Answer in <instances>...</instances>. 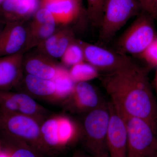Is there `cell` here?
<instances>
[{"label":"cell","mask_w":157,"mask_h":157,"mask_svg":"<svg viewBox=\"0 0 157 157\" xmlns=\"http://www.w3.org/2000/svg\"><path fill=\"white\" fill-rule=\"evenodd\" d=\"M40 7L52 14L58 24L67 25L79 16L82 4L77 0H40Z\"/></svg>","instance_id":"16"},{"label":"cell","mask_w":157,"mask_h":157,"mask_svg":"<svg viewBox=\"0 0 157 157\" xmlns=\"http://www.w3.org/2000/svg\"><path fill=\"white\" fill-rule=\"evenodd\" d=\"M5 1V0H0V6L2 5V4L4 2V1Z\"/></svg>","instance_id":"30"},{"label":"cell","mask_w":157,"mask_h":157,"mask_svg":"<svg viewBox=\"0 0 157 157\" xmlns=\"http://www.w3.org/2000/svg\"><path fill=\"white\" fill-rule=\"evenodd\" d=\"M82 124L81 138L92 157H109L107 135L110 111L109 103L85 113Z\"/></svg>","instance_id":"3"},{"label":"cell","mask_w":157,"mask_h":157,"mask_svg":"<svg viewBox=\"0 0 157 157\" xmlns=\"http://www.w3.org/2000/svg\"><path fill=\"white\" fill-rule=\"evenodd\" d=\"M24 83L25 93L51 103H56V89L54 82L26 74L21 81Z\"/></svg>","instance_id":"19"},{"label":"cell","mask_w":157,"mask_h":157,"mask_svg":"<svg viewBox=\"0 0 157 157\" xmlns=\"http://www.w3.org/2000/svg\"><path fill=\"white\" fill-rule=\"evenodd\" d=\"M40 0H5L0 6V19L5 23L24 21L40 8Z\"/></svg>","instance_id":"15"},{"label":"cell","mask_w":157,"mask_h":157,"mask_svg":"<svg viewBox=\"0 0 157 157\" xmlns=\"http://www.w3.org/2000/svg\"><path fill=\"white\" fill-rule=\"evenodd\" d=\"M61 66L57 65L41 52L24 56L23 68L26 74L32 76L53 80L58 73Z\"/></svg>","instance_id":"17"},{"label":"cell","mask_w":157,"mask_h":157,"mask_svg":"<svg viewBox=\"0 0 157 157\" xmlns=\"http://www.w3.org/2000/svg\"><path fill=\"white\" fill-rule=\"evenodd\" d=\"M74 38L72 29H63L55 32L37 47L40 52L46 56L53 58H61L68 47L75 41Z\"/></svg>","instance_id":"18"},{"label":"cell","mask_w":157,"mask_h":157,"mask_svg":"<svg viewBox=\"0 0 157 157\" xmlns=\"http://www.w3.org/2000/svg\"><path fill=\"white\" fill-rule=\"evenodd\" d=\"M53 81L56 89V103L63 104L71 95L76 83L71 78L69 70L62 66Z\"/></svg>","instance_id":"20"},{"label":"cell","mask_w":157,"mask_h":157,"mask_svg":"<svg viewBox=\"0 0 157 157\" xmlns=\"http://www.w3.org/2000/svg\"><path fill=\"white\" fill-rule=\"evenodd\" d=\"M44 144L49 151L60 150L76 142L81 137V126L73 119L63 114L48 117L41 124Z\"/></svg>","instance_id":"4"},{"label":"cell","mask_w":157,"mask_h":157,"mask_svg":"<svg viewBox=\"0 0 157 157\" xmlns=\"http://www.w3.org/2000/svg\"><path fill=\"white\" fill-rule=\"evenodd\" d=\"M140 4L142 11L150 14L157 20V12L155 9L154 0H137Z\"/></svg>","instance_id":"26"},{"label":"cell","mask_w":157,"mask_h":157,"mask_svg":"<svg viewBox=\"0 0 157 157\" xmlns=\"http://www.w3.org/2000/svg\"><path fill=\"white\" fill-rule=\"evenodd\" d=\"M155 154H156V156L157 157V145L156 151Z\"/></svg>","instance_id":"33"},{"label":"cell","mask_w":157,"mask_h":157,"mask_svg":"<svg viewBox=\"0 0 157 157\" xmlns=\"http://www.w3.org/2000/svg\"><path fill=\"white\" fill-rule=\"evenodd\" d=\"M110 117L107 135L109 157H128V136L123 117L109 102Z\"/></svg>","instance_id":"11"},{"label":"cell","mask_w":157,"mask_h":157,"mask_svg":"<svg viewBox=\"0 0 157 157\" xmlns=\"http://www.w3.org/2000/svg\"><path fill=\"white\" fill-rule=\"evenodd\" d=\"M106 0H87L86 14L92 24L100 27L103 15Z\"/></svg>","instance_id":"24"},{"label":"cell","mask_w":157,"mask_h":157,"mask_svg":"<svg viewBox=\"0 0 157 157\" xmlns=\"http://www.w3.org/2000/svg\"><path fill=\"white\" fill-rule=\"evenodd\" d=\"M155 87L157 95V68L156 72L155 75Z\"/></svg>","instance_id":"28"},{"label":"cell","mask_w":157,"mask_h":157,"mask_svg":"<svg viewBox=\"0 0 157 157\" xmlns=\"http://www.w3.org/2000/svg\"><path fill=\"white\" fill-rule=\"evenodd\" d=\"M155 9L157 12V0H154Z\"/></svg>","instance_id":"29"},{"label":"cell","mask_w":157,"mask_h":157,"mask_svg":"<svg viewBox=\"0 0 157 157\" xmlns=\"http://www.w3.org/2000/svg\"><path fill=\"white\" fill-rule=\"evenodd\" d=\"M84 52L85 61L100 72L110 73L123 69L135 63L126 55L109 50L99 45L78 40Z\"/></svg>","instance_id":"8"},{"label":"cell","mask_w":157,"mask_h":157,"mask_svg":"<svg viewBox=\"0 0 157 157\" xmlns=\"http://www.w3.org/2000/svg\"><path fill=\"white\" fill-rule=\"evenodd\" d=\"M77 1L81 4H82V0H77Z\"/></svg>","instance_id":"31"},{"label":"cell","mask_w":157,"mask_h":157,"mask_svg":"<svg viewBox=\"0 0 157 157\" xmlns=\"http://www.w3.org/2000/svg\"><path fill=\"white\" fill-rule=\"evenodd\" d=\"M6 142L7 146L4 150L7 157H43L44 155L25 144L8 140Z\"/></svg>","instance_id":"22"},{"label":"cell","mask_w":157,"mask_h":157,"mask_svg":"<svg viewBox=\"0 0 157 157\" xmlns=\"http://www.w3.org/2000/svg\"><path fill=\"white\" fill-rule=\"evenodd\" d=\"M142 11L137 0H106L99 27L100 42H109L129 20Z\"/></svg>","instance_id":"6"},{"label":"cell","mask_w":157,"mask_h":157,"mask_svg":"<svg viewBox=\"0 0 157 157\" xmlns=\"http://www.w3.org/2000/svg\"><path fill=\"white\" fill-rule=\"evenodd\" d=\"M0 109L30 116L41 122L48 117V110L24 92L0 91Z\"/></svg>","instance_id":"9"},{"label":"cell","mask_w":157,"mask_h":157,"mask_svg":"<svg viewBox=\"0 0 157 157\" xmlns=\"http://www.w3.org/2000/svg\"><path fill=\"white\" fill-rule=\"evenodd\" d=\"M104 103L93 85L88 82H79L76 83L71 95L62 104L70 112L86 113Z\"/></svg>","instance_id":"10"},{"label":"cell","mask_w":157,"mask_h":157,"mask_svg":"<svg viewBox=\"0 0 157 157\" xmlns=\"http://www.w3.org/2000/svg\"><path fill=\"white\" fill-rule=\"evenodd\" d=\"M102 83L118 112L145 120L157 131V102L147 69L135 63L107 73L102 77Z\"/></svg>","instance_id":"1"},{"label":"cell","mask_w":157,"mask_h":157,"mask_svg":"<svg viewBox=\"0 0 157 157\" xmlns=\"http://www.w3.org/2000/svg\"><path fill=\"white\" fill-rule=\"evenodd\" d=\"M140 56L150 66L157 68V36Z\"/></svg>","instance_id":"25"},{"label":"cell","mask_w":157,"mask_h":157,"mask_svg":"<svg viewBox=\"0 0 157 157\" xmlns=\"http://www.w3.org/2000/svg\"><path fill=\"white\" fill-rule=\"evenodd\" d=\"M24 53L0 57V91L10 90L20 84L23 78Z\"/></svg>","instance_id":"14"},{"label":"cell","mask_w":157,"mask_h":157,"mask_svg":"<svg viewBox=\"0 0 157 157\" xmlns=\"http://www.w3.org/2000/svg\"><path fill=\"white\" fill-rule=\"evenodd\" d=\"M24 22L6 23L0 33V57L23 52L27 37V28Z\"/></svg>","instance_id":"13"},{"label":"cell","mask_w":157,"mask_h":157,"mask_svg":"<svg viewBox=\"0 0 157 157\" xmlns=\"http://www.w3.org/2000/svg\"><path fill=\"white\" fill-rule=\"evenodd\" d=\"M41 123L30 116L0 109V134L5 140L24 143L48 154L41 135Z\"/></svg>","instance_id":"2"},{"label":"cell","mask_w":157,"mask_h":157,"mask_svg":"<svg viewBox=\"0 0 157 157\" xmlns=\"http://www.w3.org/2000/svg\"><path fill=\"white\" fill-rule=\"evenodd\" d=\"M151 157H157L156 155V154L155 153L154 155H153Z\"/></svg>","instance_id":"32"},{"label":"cell","mask_w":157,"mask_h":157,"mask_svg":"<svg viewBox=\"0 0 157 157\" xmlns=\"http://www.w3.org/2000/svg\"><path fill=\"white\" fill-rule=\"evenodd\" d=\"M154 18L142 11L118 41L119 53L141 55L157 36Z\"/></svg>","instance_id":"5"},{"label":"cell","mask_w":157,"mask_h":157,"mask_svg":"<svg viewBox=\"0 0 157 157\" xmlns=\"http://www.w3.org/2000/svg\"><path fill=\"white\" fill-rule=\"evenodd\" d=\"M72 157H92L91 156V157H89L86 155L82 154L81 153H76Z\"/></svg>","instance_id":"27"},{"label":"cell","mask_w":157,"mask_h":157,"mask_svg":"<svg viewBox=\"0 0 157 157\" xmlns=\"http://www.w3.org/2000/svg\"><path fill=\"white\" fill-rule=\"evenodd\" d=\"M121 114L126 126L128 157L153 155L156 151L157 130L145 120Z\"/></svg>","instance_id":"7"},{"label":"cell","mask_w":157,"mask_h":157,"mask_svg":"<svg viewBox=\"0 0 157 157\" xmlns=\"http://www.w3.org/2000/svg\"><path fill=\"white\" fill-rule=\"evenodd\" d=\"M61 58L65 66L71 67L85 61L83 48L78 41L75 40L70 45Z\"/></svg>","instance_id":"23"},{"label":"cell","mask_w":157,"mask_h":157,"mask_svg":"<svg viewBox=\"0 0 157 157\" xmlns=\"http://www.w3.org/2000/svg\"><path fill=\"white\" fill-rule=\"evenodd\" d=\"M69 72L75 83L88 82L99 76V71L92 65L85 61L71 67Z\"/></svg>","instance_id":"21"},{"label":"cell","mask_w":157,"mask_h":157,"mask_svg":"<svg viewBox=\"0 0 157 157\" xmlns=\"http://www.w3.org/2000/svg\"><path fill=\"white\" fill-rule=\"evenodd\" d=\"M56 22L47 9L40 7L27 28V37L23 52L38 47L55 32Z\"/></svg>","instance_id":"12"},{"label":"cell","mask_w":157,"mask_h":157,"mask_svg":"<svg viewBox=\"0 0 157 157\" xmlns=\"http://www.w3.org/2000/svg\"><path fill=\"white\" fill-rule=\"evenodd\" d=\"M2 29L0 28V33H1V31H2Z\"/></svg>","instance_id":"34"}]
</instances>
